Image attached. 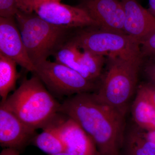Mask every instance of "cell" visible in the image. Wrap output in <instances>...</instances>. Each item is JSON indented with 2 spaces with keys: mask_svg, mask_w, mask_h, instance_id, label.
Listing matches in <instances>:
<instances>
[{
  "mask_svg": "<svg viewBox=\"0 0 155 155\" xmlns=\"http://www.w3.org/2000/svg\"><path fill=\"white\" fill-rule=\"evenodd\" d=\"M67 41L82 51L105 56L142 58L140 43L125 33L89 26L75 29Z\"/></svg>",
  "mask_w": 155,
  "mask_h": 155,
  "instance_id": "5b68a950",
  "label": "cell"
},
{
  "mask_svg": "<svg viewBox=\"0 0 155 155\" xmlns=\"http://www.w3.org/2000/svg\"><path fill=\"white\" fill-rule=\"evenodd\" d=\"M1 104L35 130L43 129L52 123L60 114L61 104L34 74L22 81L19 87Z\"/></svg>",
  "mask_w": 155,
  "mask_h": 155,
  "instance_id": "7a4b0ae2",
  "label": "cell"
},
{
  "mask_svg": "<svg viewBox=\"0 0 155 155\" xmlns=\"http://www.w3.org/2000/svg\"><path fill=\"white\" fill-rule=\"evenodd\" d=\"M31 144L50 155L65 152L64 144L60 137L48 127L43 128L42 132L37 134L32 139Z\"/></svg>",
  "mask_w": 155,
  "mask_h": 155,
  "instance_id": "2e32d148",
  "label": "cell"
},
{
  "mask_svg": "<svg viewBox=\"0 0 155 155\" xmlns=\"http://www.w3.org/2000/svg\"><path fill=\"white\" fill-rule=\"evenodd\" d=\"M0 54L27 71H34V65L28 57L15 17H0Z\"/></svg>",
  "mask_w": 155,
  "mask_h": 155,
  "instance_id": "8fae6325",
  "label": "cell"
},
{
  "mask_svg": "<svg viewBox=\"0 0 155 155\" xmlns=\"http://www.w3.org/2000/svg\"><path fill=\"white\" fill-rule=\"evenodd\" d=\"M15 61L0 54V96L2 102L14 90L18 77Z\"/></svg>",
  "mask_w": 155,
  "mask_h": 155,
  "instance_id": "5bb4252c",
  "label": "cell"
},
{
  "mask_svg": "<svg viewBox=\"0 0 155 155\" xmlns=\"http://www.w3.org/2000/svg\"><path fill=\"white\" fill-rule=\"evenodd\" d=\"M138 87L144 93L155 109V84L148 81L142 84Z\"/></svg>",
  "mask_w": 155,
  "mask_h": 155,
  "instance_id": "44dd1931",
  "label": "cell"
},
{
  "mask_svg": "<svg viewBox=\"0 0 155 155\" xmlns=\"http://www.w3.org/2000/svg\"><path fill=\"white\" fill-rule=\"evenodd\" d=\"M60 115L45 127L51 128L57 134L65 152L69 155H100L94 142L83 128L73 119L67 116L61 118Z\"/></svg>",
  "mask_w": 155,
  "mask_h": 155,
  "instance_id": "ba28073f",
  "label": "cell"
},
{
  "mask_svg": "<svg viewBox=\"0 0 155 155\" xmlns=\"http://www.w3.org/2000/svg\"><path fill=\"white\" fill-rule=\"evenodd\" d=\"M143 130V133L145 137L150 141L153 143L155 144V130L150 131H145Z\"/></svg>",
  "mask_w": 155,
  "mask_h": 155,
  "instance_id": "603a6c76",
  "label": "cell"
},
{
  "mask_svg": "<svg viewBox=\"0 0 155 155\" xmlns=\"http://www.w3.org/2000/svg\"><path fill=\"white\" fill-rule=\"evenodd\" d=\"M125 11L124 31L140 43L155 30V17L137 0H121Z\"/></svg>",
  "mask_w": 155,
  "mask_h": 155,
  "instance_id": "7c38bea8",
  "label": "cell"
},
{
  "mask_svg": "<svg viewBox=\"0 0 155 155\" xmlns=\"http://www.w3.org/2000/svg\"><path fill=\"white\" fill-rule=\"evenodd\" d=\"M15 19L34 66L53 56L74 30L50 24L35 12L18 11Z\"/></svg>",
  "mask_w": 155,
  "mask_h": 155,
  "instance_id": "277c9868",
  "label": "cell"
},
{
  "mask_svg": "<svg viewBox=\"0 0 155 155\" xmlns=\"http://www.w3.org/2000/svg\"><path fill=\"white\" fill-rule=\"evenodd\" d=\"M108 69L95 97L126 115L136 88L142 58L108 57Z\"/></svg>",
  "mask_w": 155,
  "mask_h": 155,
  "instance_id": "3957f363",
  "label": "cell"
},
{
  "mask_svg": "<svg viewBox=\"0 0 155 155\" xmlns=\"http://www.w3.org/2000/svg\"><path fill=\"white\" fill-rule=\"evenodd\" d=\"M36 130L22 122L2 104H0V145L20 153L36 135Z\"/></svg>",
  "mask_w": 155,
  "mask_h": 155,
  "instance_id": "9c48e42d",
  "label": "cell"
},
{
  "mask_svg": "<svg viewBox=\"0 0 155 155\" xmlns=\"http://www.w3.org/2000/svg\"><path fill=\"white\" fill-rule=\"evenodd\" d=\"M60 114L77 122L93 140L100 155H120L125 140V115L84 93L67 97Z\"/></svg>",
  "mask_w": 155,
  "mask_h": 155,
  "instance_id": "6da1fadb",
  "label": "cell"
},
{
  "mask_svg": "<svg viewBox=\"0 0 155 155\" xmlns=\"http://www.w3.org/2000/svg\"><path fill=\"white\" fill-rule=\"evenodd\" d=\"M104 56L87 51H81L79 63L87 80L95 82L101 74L103 66L105 62Z\"/></svg>",
  "mask_w": 155,
  "mask_h": 155,
  "instance_id": "e0dca14e",
  "label": "cell"
},
{
  "mask_svg": "<svg viewBox=\"0 0 155 155\" xmlns=\"http://www.w3.org/2000/svg\"><path fill=\"white\" fill-rule=\"evenodd\" d=\"M36 2H61L62 0H34Z\"/></svg>",
  "mask_w": 155,
  "mask_h": 155,
  "instance_id": "484cf974",
  "label": "cell"
},
{
  "mask_svg": "<svg viewBox=\"0 0 155 155\" xmlns=\"http://www.w3.org/2000/svg\"><path fill=\"white\" fill-rule=\"evenodd\" d=\"M0 155H20V152L14 149L4 148L1 152Z\"/></svg>",
  "mask_w": 155,
  "mask_h": 155,
  "instance_id": "cb8c5ba5",
  "label": "cell"
},
{
  "mask_svg": "<svg viewBox=\"0 0 155 155\" xmlns=\"http://www.w3.org/2000/svg\"><path fill=\"white\" fill-rule=\"evenodd\" d=\"M79 7L84 9L99 28L125 33V11L121 0H82Z\"/></svg>",
  "mask_w": 155,
  "mask_h": 155,
  "instance_id": "30bf717a",
  "label": "cell"
},
{
  "mask_svg": "<svg viewBox=\"0 0 155 155\" xmlns=\"http://www.w3.org/2000/svg\"><path fill=\"white\" fill-rule=\"evenodd\" d=\"M132 116L139 128L145 131L155 130V109L147 97L137 87L131 107Z\"/></svg>",
  "mask_w": 155,
  "mask_h": 155,
  "instance_id": "4fadbf2b",
  "label": "cell"
},
{
  "mask_svg": "<svg viewBox=\"0 0 155 155\" xmlns=\"http://www.w3.org/2000/svg\"><path fill=\"white\" fill-rule=\"evenodd\" d=\"M125 155H155V144L146 138L141 129H134L125 137Z\"/></svg>",
  "mask_w": 155,
  "mask_h": 155,
  "instance_id": "9a60e30c",
  "label": "cell"
},
{
  "mask_svg": "<svg viewBox=\"0 0 155 155\" xmlns=\"http://www.w3.org/2000/svg\"><path fill=\"white\" fill-rule=\"evenodd\" d=\"M149 12L155 17V0H149Z\"/></svg>",
  "mask_w": 155,
  "mask_h": 155,
  "instance_id": "d4e9b609",
  "label": "cell"
},
{
  "mask_svg": "<svg viewBox=\"0 0 155 155\" xmlns=\"http://www.w3.org/2000/svg\"><path fill=\"white\" fill-rule=\"evenodd\" d=\"M80 50L75 45L67 41L53 56L56 62L71 68L85 78L84 72L79 63Z\"/></svg>",
  "mask_w": 155,
  "mask_h": 155,
  "instance_id": "ac0fdd59",
  "label": "cell"
},
{
  "mask_svg": "<svg viewBox=\"0 0 155 155\" xmlns=\"http://www.w3.org/2000/svg\"><path fill=\"white\" fill-rule=\"evenodd\" d=\"M51 155H69V154L67 153L66 152H63L59 153H58L54 154Z\"/></svg>",
  "mask_w": 155,
  "mask_h": 155,
  "instance_id": "4316f807",
  "label": "cell"
},
{
  "mask_svg": "<svg viewBox=\"0 0 155 155\" xmlns=\"http://www.w3.org/2000/svg\"><path fill=\"white\" fill-rule=\"evenodd\" d=\"M32 73L38 77L54 97H69L80 94L91 93L97 88L95 82L56 61L47 60L37 64Z\"/></svg>",
  "mask_w": 155,
  "mask_h": 155,
  "instance_id": "8992f818",
  "label": "cell"
},
{
  "mask_svg": "<svg viewBox=\"0 0 155 155\" xmlns=\"http://www.w3.org/2000/svg\"><path fill=\"white\" fill-rule=\"evenodd\" d=\"M149 82L155 84V60H149L144 68Z\"/></svg>",
  "mask_w": 155,
  "mask_h": 155,
  "instance_id": "7402d4cb",
  "label": "cell"
},
{
  "mask_svg": "<svg viewBox=\"0 0 155 155\" xmlns=\"http://www.w3.org/2000/svg\"><path fill=\"white\" fill-rule=\"evenodd\" d=\"M22 11L35 12L39 17L52 25L75 30L98 26L84 9L79 6H72L59 2H36L34 0H21Z\"/></svg>",
  "mask_w": 155,
  "mask_h": 155,
  "instance_id": "52a82bcc",
  "label": "cell"
},
{
  "mask_svg": "<svg viewBox=\"0 0 155 155\" xmlns=\"http://www.w3.org/2000/svg\"><path fill=\"white\" fill-rule=\"evenodd\" d=\"M18 11L17 0H0V17H15Z\"/></svg>",
  "mask_w": 155,
  "mask_h": 155,
  "instance_id": "ffe728a7",
  "label": "cell"
},
{
  "mask_svg": "<svg viewBox=\"0 0 155 155\" xmlns=\"http://www.w3.org/2000/svg\"><path fill=\"white\" fill-rule=\"evenodd\" d=\"M140 45L142 58L155 60V30L144 39Z\"/></svg>",
  "mask_w": 155,
  "mask_h": 155,
  "instance_id": "d6986e66",
  "label": "cell"
}]
</instances>
